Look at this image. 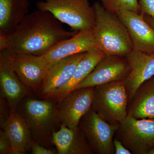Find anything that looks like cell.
Here are the masks:
<instances>
[{
	"label": "cell",
	"mask_w": 154,
	"mask_h": 154,
	"mask_svg": "<svg viewBox=\"0 0 154 154\" xmlns=\"http://www.w3.org/2000/svg\"><path fill=\"white\" fill-rule=\"evenodd\" d=\"M94 88L75 89L58 102V119L60 125L75 128L92 107Z\"/></svg>",
	"instance_id": "obj_8"
},
{
	"label": "cell",
	"mask_w": 154,
	"mask_h": 154,
	"mask_svg": "<svg viewBox=\"0 0 154 154\" xmlns=\"http://www.w3.org/2000/svg\"><path fill=\"white\" fill-rule=\"evenodd\" d=\"M128 115L137 119H154V76L138 88L128 104Z\"/></svg>",
	"instance_id": "obj_20"
},
{
	"label": "cell",
	"mask_w": 154,
	"mask_h": 154,
	"mask_svg": "<svg viewBox=\"0 0 154 154\" xmlns=\"http://www.w3.org/2000/svg\"><path fill=\"white\" fill-rule=\"evenodd\" d=\"M1 126L14 154L26 153L31 149L33 141L31 131L25 119L18 110L11 111Z\"/></svg>",
	"instance_id": "obj_16"
},
{
	"label": "cell",
	"mask_w": 154,
	"mask_h": 154,
	"mask_svg": "<svg viewBox=\"0 0 154 154\" xmlns=\"http://www.w3.org/2000/svg\"><path fill=\"white\" fill-rule=\"evenodd\" d=\"M33 154H58L57 150L46 147L33 141L31 147Z\"/></svg>",
	"instance_id": "obj_23"
},
{
	"label": "cell",
	"mask_w": 154,
	"mask_h": 154,
	"mask_svg": "<svg viewBox=\"0 0 154 154\" xmlns=\"http://www.w3.org/2000/svg\"><path fill=\"white\" fill-rule=\"evenodd\" d=\"M114 137L132 154H147L154 148V119H137L128 115L119 124Z\"/></svg>",
	"instance_id": "obj_6"
},
{
	"label": "cell",
	"mask_w": 154,
	"mask_h": 154,
	"mask_svg": "<svg viewBox=\"0 0 154 154\" xmlns=\"http://www.w3.org/2000/svg\"><path fill=\"white\" fill-rule=\"evenodd\" d=\"M130 72L125 57L106 55L76 88H94L112 82L124 81Z\"/></svg>",
	"instance_id": "obj_10"
},
{
	"label": "cell",
	"mask_w": 154,
	"mask_h": 154,
	"mask_svg": "<svg viewBox=\"0 0 154 154\" xmlns=\"http://www.w3.org/2000/svg\"><path fill=\"white\" fill-rule=\"evenodd\" d=\"M95 48L97 46L94 28L79 31L74 36L59 42L41 56L48 63L70 56L88 52Z\"/></svg>",
	"instance_id": "obj_15"
},
{
	"label": "cell",
	"mask_w": 154,
	"mask_h": 154,
	"mask_svg": "<svg viewBox=\"0 0 154 154\" xmlns=\"http://www.w3.org/2000/svg\"><path fill=\"white\" fill-rule=\"evenodd\" d=\"M23 101L19 112L30 128L33 141L49 147L48 145L52 143L53 132L55 131L57 125H60L57 105L54 101L50 99L27 98Z\"/></svg>",
	"instance_id": "obj_3"
},
{
	"label": "cell",
	"mask_w": 154,
	"mask_h": 154,
	"mask_svg": "<svg viewBox=\"0 0 154 154\" xmlns=\"http://www.w3.org/2000/svg\"><path fill=\"white\" fill-rule=\"evenodd\" d=\"M93 6L96 14L94 31L97 48L106 55L126 56L133 47L125 25L115 13L105 8L100 2Z\"/></svg>",
	"instance_id": "obj_2"
},
{
	"label": "cell",
	"mask_w": 154,
	"mask_h": 154,
	"mask_svg": "<svg viewBox=\"0 0 154 154\" xmlns=\"http://www.w3.org/2000/svg\"><path fill=\"white\" fill-rule=\"evenodd\" d=\"M128 99L123 81L94 87L92 107L102 119L119 125L128 116Z\"/></svg>",
	"instance_id": "obj_5"
},
{
	"label": "cell",
	"mask_w": 154,
	"mask_h": 154,
	"mask_svg": "<svg viewBox=\"0 0 154 154\" xmlns=\"http://www.w3.org/2000/svg\"><path fill=\"white\" fill-rule=\"evenodd\" d=\"M0 154H14L8 140L2 130H1L0 132Z\"/></svg>",
	"instance_id": "obj_24"
},
{
	"label": "cell",
	"mask_w": 154,
	"mask_h": 154,
	"mask_svg": "<svg viewBox=\"0 0 154 154\" xmlns=\"http://www.w3.org/2000/svg\"><path fill=\"white\" fill-rule=\"evenodd\" d=\"M106 56L98 48H93L86 52L78 63L69 83L63 88L56 91L48 99L58 103L60 102L69 93L76 88L77 86L91 74L97 64Z\"/></svg>",
	"instance_id": "obj_18"
},
{
	"label": "cell",
	"mask_w": 154,
	"mask_h": 154,
	"mask_svg": "<svg viewBox=\"0 0 154 154\" xmlns=\"http://www.w3.org/2000/svg\"><path fill=\"white\" fill-rule=\"evenodd\" d=\"M91 0H44L36 2L37 9L46 11L73 31L94 28L96 17Z\"/></svg>",
	"instance_id": "obj_4"
},
{
	"label": "cell",
	"mask_w": 154,
	"mask_h": 154,
	"mask_svg": "<svg viewBox=\"0 0 154 154\" xmlns=\"http://www.w3.org/2000/svg\"><path fill=\"white\" fill-rule=\"evenodd\" d=\"M125 57L130 72L123 82L129 104L140 86L154 76V53H146L133 50Z\"/></svg>",
	"instance_id": "obj_14"
},
{
	"label": "cell",
	"mask_w": 154,
	"mask_h": 154,
	"mask_svg": "<svg viewBox=\"0 0 154 154\" xmlns=\"http://www.w3.org/2000/svg\"><path fill=\"white\" fill-rule=\"evenodd\" d=\"M143 16L146 21L154 29V19L152 17L149 16V15H144Z\"/></svg>",
	"instance_id": "obj_26"
},
{
	"label": "cell",
	"mask_w": 154,
	"mask_h": 154,
	"mask_svg": "<svg viewBox=\"0 0 154 154\" xmlns=\"http://www.w3.org/2000/svg\"><path fill=\"white\" fill-rule=\"evenodd\" d=\"M30 0H0V38L15 30L28 14Z\"/></svg>",
	"instance_id": "obj_19"
},
{
	"label": "cell",
	"mask_w": 154,
	"mask_h": 154,
	"mask_svg": "<svg viewBox=\"0 0 154 154\" xmlns=\"http://www.w3.org/2000/svg\"><path fill=\"white\" fill-rule=\"evenodd\" d=\"M113 146L116 154H131L132 153L125 147L120 140L114 137L113 140Z\"/></svg>",
	"instance_id": "obj_25"
},
{
	"label": "cell",
	"mask_w": 154,
	"mask_h": 154,
	"mask_svg": "<svg viewBox=\"0 0 154 154\" xmlns=\"http://www.w3.org/2000/svg\"><path fill=\"white\" fill-rule=\"evenodd\" d=\"M147 154H154V148L148 152Z\"/></svg>",
	"instance_id": "obj_27"
},
{
	"label": "cell",
	"mask_w": 154,
	"mask_h": 154,
	"mask_svg": "<svg viewBox=\"0 0 154 154\" xmlns=\"http://www.w3.org/2000/svg\"><path fill=\"white\" fill-rule=\"evenodd\" d=\"M1 95L7 100L11 111L17 110L28 94V88L21 82L11 66L10 52L0 50Z\"/></svg>",
	"instance_id": "obj_13"
},
{
	"label": "cell",
	"mask_w": 154,
	"mask_h": 154,
	"mask_svg": "<svg viewBox=\"0 0 154 154\" xmlns=\"http://www.w3.org/2000/svg\"><path fill=\"white\" fill-rule=\"evenodd\" d=\"M85 53H81L48 63L46 74L38 88L40 95L48 99L56 91L67 85Z\"/></svg>",
	"instance_id": "obj_9"
},
{
	"label": "cell",
	"mask_w": 154,
	"mask_h": 154,
	"mask_svg": "<svg viewBox=\"0 0 154 154\" xmlns=\"http://www.w3.org/2000/svg\"><path fill=\"white\" fill-rule=\"evenodd\" d=\"M118 125L104 121L92 107L79 123L93 153L97 154H115L113 140Z\"/></svg>",
	"instance_id": "obj_7"
},
{
	"label": "cell",
	"mask_w": 154,
	"mask_h": 154,
	"mask_svg": "<svg viewBox=\"0 0 154 154\" xmlns=\"http://www.w3.org/2000/svg\"><path fill=\"white\" fill-rule=\"evenodd\" d=\"M140 14L147 15L154 19V0H139Z\"/></svg>",
	"instance_id": "obj_22"
},
{
	"label": "cell",
	"mask_w": 154,
	"mask_h": 154,
	"mask_svg": "<svg viewBox=\"0 0 154 154\" xmlns=\"http://www.w3.org/2000/svg\"><path fill=\"white\" fill-rule=\"evenodd\" d=\"M102 5L109 11L116 13L122 10L140 14L138 0H100Z\"/></svg>",
	"instance_id": "obj_21"
},
{
	"label": "cell",
	"mask_w": 154,
	"mask_h": 154,
	"mask_svg": "<svg viewBox=\"0 0 154 154\" xmlns=\"http://www.w3.org/2000/svg\"><path fill=\"white\" fill-rule=\"evenodd\" d=\"M10 57L11 66L22 84L28 90L36 92L44 79L48 63L41 56L10 52Z\"/></svg>",
	"instance_id": "obj_11"
},
{
	"label": "cell",
	"mask_w": 154,
	"mask_h": 154,
	"mask_svg": "<svg viewBox=\"0 0 154 154\" xmlns=\"http://www.w3.org/2000/svg\"><path fill=\"white\" fill-rule=\"evenodd\" d=\"M116 14L127 29L133 50L154 53V29L146 21L143 15L126 10Z\"/></svg>",
	"instance_id": "obj_12"
},
{
	"label": "cell",
	"mask_w": 154,
	"mask_h": 154,
	"mask_svg": "<svg viewBox=\"0 0 154 154\" xmlns=\"http://www.w3.org/2000/svg\"><path fill=\"white\" fill-rule=\"evenodd\" d=\"M52 142L59 154H93L79 125L75 128L60 125L59 129L53 132Z\"/></svg>",
	"instance_id": "obj_17"
},
{
	"label": "cell",
	"mask_w": 154,
	"mask_h": 154,
	"mask_svg": "<svg viewBox=\"0 0 154 154\" xmlns=\"http://www.w3.org/2000/svg\"><path fill=\"white\" fill-rule=\"evenodd\" d=\"M78 32L66 30L50 13L37 9L27 14L10 35L0 38V50L43 55Z\"/></svg>",
	"instance_id": "obj_1"
}]
</instances>
